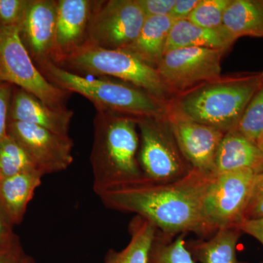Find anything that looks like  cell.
Returning a JSON list of instances; mask_svg holds the SVG:
<instances>
[{
  "instance_id": "16",
  "label": "cell",
  "mask_w": 263,
  "mask_h": 263,
  "mask_svg": "<svg viewBox=\"0 0 263 263\" xmlns=\"http://www.w3.org/2000/svg\"><path fill=\"white\" fill-rule=\"evenodd\" d=\"M245 169L262 172L263 156L255 143L232 129L224 135L218 148L214 174Z\"/></svg>"
},
{
  "instance_id": "37",
  "label": "cell",
  "mask_w": 263,
  "mask_h": 263,
  "mask_svg": "<svg viewBox=\"0 0 263 263\" xmlns=\"http://www.w3.org/2000/svg\"><path fill=\"white\" fill-rule=\"evenodd\" d=\"M262 263H263V262H262Z\"/></svg>"
},
{
  "instance_id": "4",
  "label": "cell",
  "mask_w": 263,
  "mask_h": 263,
  "mask_svg": "<svg viewBox=\"0 0 263 263\" xmlns=\"http://www.w3.org/2000/svg\"><path fill=\"white\" fill-rule=\"evenodd\" d=\"M36 66L51 84L72 94L82 95L95 105L96 110L135 119H164L167 115V104L129 83L108 77L89 79L62 68L51 60Z\"/></svg>"
},
{
  "instance_id": "27",
  "label": "cell",
  "mask_w": 263,
  "mask_h": 263,
  "mask_svg": "<svg viewBox=\"0 0 263 263\" xmlns=\"http://www.w3.org/2000/svg\"><path fill=\"white\" fill-rule=\"evenodd\" d=\"M29 0H0V27H19Z\"/></svg>"
},
{
  "instance_id": "25",
  "label": "cell",
  "mask_w": 263,
  "mask_h": 263,
  "mask_svg": "<svg viewBox=\"0 0 263 263\" xmlns=\"http://www.w3.org/2000/svg\"><path fill=\"white\" fill-rule=\"evenodd\" d=\"M236 130L254 143L263 133V81L247 105Z\"/></svg>"
},
{
  "instance_id": "24",
  "label": "cell",
  "mask_w": 263,
  "mask_h": 263,
  "mask_svg": "<svg viewBox=\"0 0 263 263\" xmlns=\"http://www.w3.org/2000/svg\"><path fill=\"white\" fill-rule=\"evenodd\" d=\"M33 170L38 171L27 152L13 137L7 135L0 142V179Z\"/></svg>"
},
{
  "instance_id": "23",
  "label": "cell",
  "mask_w": 263,
  "mask_h": 263,
  "mask_svg": "<svg viewBox=\"0 0 263 263\" xmlns=\"http://www.w3.org/2000/svg\"><path fill=\"white\" fill-rule=\"evenodd\" d=\"M186 235L183 233L172 238L157 230L148 263H195L186 247Z\"/></svg>"
},
{
  "instance_id": "2",
  "label": "cell",
  "mask_w": 263,
  "mask_h": 263,
  "mask_svg": "<svg viewBox=\"0 0 263 263\" xmlns=\"http://www.w3.org/2000/svg\"><path fill=\"white\" fill-rule=\"evenodd\" d=\"M262 81L263 72L221 76L175 95L167 114L228 133L236 128Z\"/></svg>"
},
{
  "instance_id": "7",
  "label": "cell",
  "mask_w": 263,
  "mask_h": 263,
  "mask_svg": "<svg viewBox=\"0 0 263 263\" xmlns=\"http://www.w3.org/2000/svg\"><path fill=\"white\" fill-rule=\"evenodd\" d=\"M135 119L141 136L138 161L146 179L171 182L181 179L193 169L181 153L165 118Z\"/></svg>"
},
{
  "instance_id": "26",
  "label": "cell",
  "mask_w": 263,
  "mask_h": 263,
  "mask_svg": "<svg viewBox=\"0 0 263 263\" xmlns=\"http://www.w3.org/2000/svg\"><path fill=\"white\" fill-rule=\"evenodd\" d=\"M231 0H199L187 20L199 27L215 29L223 26L224 13Z\"/></svg>"
},
{
  "instance_id": "33",
  "label": "cell",
  "mask_w": 263,
  "mask_h": 263,
  "mask_svg": "<svg viewBox=\"0 0 263 263\" xmlns=\"http://www.w3.org/2000/svg\"><path fill=\"white\" fill-rule=\"evenodd\" d=\"M242 232L253 237L263 246V218L245 220L236 226Z\"/></svg>"
},
{
  "instance_id": "3",
  "label": "cell",
  "mask_w": 263,
  "mask_h": 263,
  "mask_svg": "<svg viewBox=\"0 0 263 263\" xmlns=\"http://www.w3.org/2000/svg\"><path fill=\"white\" fill-rule=\"evenodd\" d=\"M90 155L97 195L119 185L145 179L138 161L140 139L136 119L97 110Z\"/></svg>"
},
{
  "instance_id": "36",
  "label": "cell",
  "mask_w": 263,
  "mask_h": 263,
  "mask_svg": "<svg viewBox=\"0 0 263 263\" xmlns=\"http://www.w3.org/2000/svg\"><path fill=\"white\" fill-rule=\"evenodd\" d=\"M21 263H35L34 259L27 254H24L23 257H22V262Z\"/></svg>"
},
{
  "instance_id": "9",
  "label": "cell",
  "mask_w": 263,
  "mask_h": 263,
  "mask_svg": "<svg viewBox=\"0 0 263 263\" xmlns=\"http://www.w3.org/2000/svg\"><path fill=\"white\" fill-rule=\"evenodd\" d=\"M224 53L221 50L200 47L172 50L164 53L157 70L175 96L220 77Z\"/></svg>"
},
{
  "instance_id": "5",
  "label": "cell",
  "mask_w": 263,
  "mask_h": 263,
  "mask_svg": "<svg viewBox=\"0 0 263 263\" xmlns=\"http://www.w3.org/2000/svg\"><path fill=\"white\" fill-rule=\"evenodd\" d=\"M56 65L73 73L115 78L144 90L166 104L174 95L157 69L126 50L105 49L86 42Z\"/></svg>"
},
{
  "instance_id": "6",
  "label": "cell",
  "mask_w": 263,
  "mask_h": 263,
  "mask_svg": "<svg viewBox=\"0 0 263 263\" xmlns=\"http://www.w3.org/2000/svg\"><path fill=\"white\" fill-rule=\"evenodd\" d=\"M0 83L21 88L58 110L67 108L72 95L41 73L21 39L19 27H0Z\"/></svg>"
},
{
  "instance_id": "10",
  "label": "cell",
  "mask_w": 263,
  "mask_h": 263,
  "mask_svg": "<svg viewBox=\"0 0 263 263\" xmlns=\"http://www.w3.org/2000/svg\"><path fill=\"white\" fill-rule=\"evenodd\" d=\"M257 173L245 169L214 174L204 202L205 216L216 230L243 221Z\"/></svg>"
},
{
  "instance_id": "22",
  "label": "cell",
  "mask_w": 263,
  "mask_h": 263,
  "mask_svg": "<svg viewBox=\"0 0 263 263\" xmlns=\"http://www.w3.org/2000/svg\"><path fill=\"white\" fill-rule=\"evenodd\" d=\"M223 26L236 39L243 36L263 37V1L231 0Z\"/></svg>"
},
{
  "instance_id": "15",
  "label": "cell",
  "mask_w": 263,
  "mask_h": 263,
  "mask_svg": "<svg viewBox=\"0 0 263 263\" xmlns=\"http://www.w3.org/2000/svg\"><path fill=\"white\" fill-rule=\"evenodd\" d=\"M74 112L52 108L34 95L14 86L10 102L9 121L28 123L62 136H69Z\"/></svg>"
},
{
  "instance_id": "18",
  "label": "cell",
  "mask_w": 263,
  "mask_h": 263,
  "mask_svg": "<svg viewBox=\"0 0 263 263\" xmlns=\"http://www.w3.org/2000/svg\"><path fill=\"white\" fill-rule=\"evenodd\" d=\"M43 175L37 170L0 179V205L13 226L23 221L29 202L42 183Z\"/></svg>"
},
{
  "instance_id": "20",
  "label": "cell",
  "mask_w": 263,
  "mask_h": 263,
  "mask_svg": "<svg viewBox=\"0 0 263 263\" xmlns=\"http://www.w3.org/2000/svg\"><path fill=\"white\" fill-rule=\"evenodd\" d=\"M242 234L237 227L219 228L210 238L186 242V247L200 263H248L237 257V245Z\"/></svg>"
},
{
  "instance_id": "13",
  "label": "cell",
  "mask_w": 263,
  "mask_h": 263,
  "mask_svg": "<svg viewBox=\"0 0 263 263\" xmlns=\"http://www.w3.org/2000/svg\"><path fill=\"white\" fill-rule=\"evenodd\" d=\"M57 1L29 0L19 34L35 65L52 60L56 35Z\"/></svg>"
},
{
  "instance_id": "32",
  "label": "cell",
  "mask_w": 263,
  "mask_h": 263,
  "mask_svg": "<svg viewBox=\"0 0 263 263\" xmlns=\"http://www.w3.org/2000/svg\"><path fill=\"white\" fill-rule=\"evenodd\" d=\"M198 2L199 0H176L169 15L175 22L187 19Z\"/></svg>"
},
{
  "instance_id": "28",
  "label": "cell",
  "mask_w": 263,
  "mask_h": 263,
  "mask_svg": "<svg viewBox=\"0 0 263 263\" xmlns=\"http://www.w3.org/2000/svg\"><path fill=\"white\" fill-rule=\"evenodd\" d=\"M263 218V171L256 175L248 203L243 214V221Z\"/></svg>"
},
{
  "instance_id": "30",
  "label": "cell",
  "mask_w": 263,
  "mask_h": 263,
  "mask_svg": "<svg viewBox=\"0 0 263 263\" xmlns=\"http://www.w3.org/2000/svg\"><path fill=\"white\" fill-rule=\"evenodd\" d=\"M176 0H138L147 17L169 15Z\"/></svg>"
},
{
  "instance_id": "8",
  "label": "cell",
  "mask_w": 263,
  "mask_h": 263,
  "mask_svg": "<svg viewBox=\"0 0 263 263\" xmlns=\"http://www.w3.org/2000/svg\"><path fill=\"white\" fill-rule=\"evenodd\" d=\"M146 19L138 0L96 1L87 42L105 49H124L138 37Z\"/></svg>"
},
{
  "instance_id": "14",
  "label": "cell",
  "mask_w": 263,
  "mask_h": 263,
  "mask_svg": "<svg viewBox=\"0 0 263 263\" xmlns=\"http://www.w3.org/2000/svg\"><path fill=\"white\" fill-rule=\"evenodd\" d=\"M95 0H58L56 35L51 61L58 63L87 42Z\"/></svg>"
},
{
  "instance_id": "11",
  "label": "cell",
  "mask_w": 263,
  "mask_h": 263,
  "mask_svg": "<svg viewBox=\"0 0 263 263\" xmlns=\"http://www.w3.org/2000/svg\"><path fill=\"white\" fill-rule=\"evenodd\" d=\"M8 134L27 152L36 168L43 175L65 171L73 162V141L45 128L28 123L8 122Z\"/></svg>"
},
{
  "instance_id": "21",
  "label": "cell",
  "mask_w": 263,
  "mask_h": 263,
  "mask_svg": "<svg viewBox=\"0 0 263 263\" xmlns=\"http://www.w3.org/2000/svg\"><path fill=\"white\" fill-rule=\"evenodd\" d=\"M130 240L122 250L110 249L103 263H148L157 228L141 216H135L129 224Z\"/></svg>"
},
{
  "instance_id": "35",
  "label": "cell",
  "mask_w": 263,
  "mask_h": 263,
  "mask_svg": "<svg viewBox=\"0 0 263 263\" xmlns=\"http://www.w3.org/2000/svg\"><path fill=\"white\" fill-rule=\"evenodd\" d=\"M256 144H257V147H258L259 149L260 150L261 153H262L263 156V133L261 135V136L259 137V139L257 140Z\"/></svg>"
},
{
  "instance_id": "31",
  "label": "cell",
  "mask_w": 263,
  "mask_h": 263,
  "mask_svg": "<svg viewBox=\"0 0 263 263\" xmlns=\"http://www.w3.org/2000/svg\"><path fill=\"white\" fill-rule=\"evenodd\" d=\"M13 227L0 205V250L8 248L18 238L13 232Z\"/></svg>"
},
{
  "instance_id": "12",
  "label": "cell",
  "mask_w": 263,
  "mask_h": 263,
  "mask_svg": "<svg viewBox=\"0 0 263 263\" xmlns=\"http://www.w3.org/2000/svg\"><path fill=\"white\" fill-rule=\"evenodd\" d=\"M165 121L183 157L193 169L214 174L218 148L226 133L167 114Z\"/></svg>"
},
{
  "instance_id": "19",
  "label": "cell",
  "mask_w": 263,
  "mask_h": 263,
  "mask_svg": "<svg viewBox=\"0 0 263 263\" xmlns=\"http://www.w3.org/2000/svg\"><path fill=\"white\" fill-rule=\"evenodd\" d=\"M174 22L170 15L147 17L138 37L124 50L157 69L164 56L166 42Z\"/></svg>"
},
{
  "instance_id": "17",
  "label": "cell",
  "mask_w": 263,
  "mask_h": 263,
  "mask_svg": "<svg viewBox=\"0 0 263 263\" xmlns=\"http://www.w3.org/2000/svg\"><path fill=\"white\" fill-rule=\"evenodd\" d=\"M236 40L224 26L207 29L195 25L187 19L176 21L169 33L164 53L172 50L190 47L212 48L226 52Z\"/></svg>"
},
{
  "instance_id": "1",
  "label": "cell",
  "mask_w": 263,
  "mask_h": 263,
  "mask_svg": "<svg viewBox=\"0 0 263 263\" xmlns=\"http://www.w3.org/2000/svg\"><path fill=\"white\" fill-rule=\"evenodd\" d=\"M213 176L193 169L171 182L145 178L109 188L98 197L108 209L141 216L166 236L194 233L209 238L216 231L208 221L204 208Z\"/></svg>"
},
{
  "instance_id": "29",
  "label": "cell",
  "mask_w": 263,
  "mask_h": 263,
  "mask_svg": "<svg viewBox=\"0 0 263 263\" xmlns=\"http://www.w3.org/2000/svg\"><path fill=\"white\" fill-rule=\"evenodd\" d=\"M13 87V85L0 83V142L8 135V116Z\"/></svg>"
},
{
  "instance_id": "34",
  "label": "cell",
  "mask_w": 263,
  "mask_h": 263,
  "mask_svg": "<svg viewBox=\"0 0 263 263\" xmlns=\"http://www.w3.org/2000/svg\"><path fill=\"white\" fill-rule=\"evenodd\" d=\"M24 254L18 238L8 248L0 250V263H21Z\"/></svg>"
}]
</instances>
